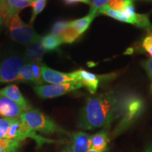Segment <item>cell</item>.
<instances>
[{"label": "cell", "instance_id": "1", "mask_svg": "<svg viewBox=\"0 0 152 152\" xmlns=\"http://www.w3.org/2000/svg\"><path fill=\"white\" fill-rule=\"evenodd\" d=\"M127 96L110 91L89 97L80 113L78 127L92 130L109 126L121 118Z\"/></svg>", "mask_w": 152, "mask_h": 152}, {"label": "cell", "instance_id": "2", "mask_svg": "<svg viewBox=\"0 0 152 152\" xmlns=\"http://www.w3.org/2000/svg\"><path fill=\"white\" fill-rule=\"evenodd\" d=\"M19 118L35 132L44 134L66 132L50 117L37 109H31L24 111Z\"/></svg>", "mask_w": 152, "mask_h": 152}, {"label": "cell", "instance_id": "3", "mask_svg": "<svg viewBox=\"0 0 152 152\" xmlns=\"http://www.w3.org/2000/svg\"><path fill=\"white\" fill-rule=\"evenodd\" d=\"M143 109L144 103L141 99L134 95H128L121 116V121L114 130L113 135H118L128 129L141 115Z\"/></svg>", "mask_w": 152, "mask_h": 152}, {"label": "cell", "instance_id": "4", "mask_svg": "<svg viewBox=\"0 0 152 152\" xmlns=\"http://www.w3.org/2000/svg\"><path fill=\"white\" fill-rule=\"evenodd\" d=\"M9 32L14 41L23 45H29L41 40L42 37L36 33L32 26L25 23L18 15L9 20Z\"/></svg>", "mask_w": 152, "mask_h": 152}, {"label": "cell", "instance_id": "5", "mask_svg": "<svg viewBox=\"0 0 152 152\" xmlns=\"http://www.w3.org/2000/svg\"><path fill=\"white\" fill-rule=\"evenodd\" d=\"M79 81L54 85H42L34 87V91L39 97L42 99H52L62 96L72 91L79 90L83 87Z\"/></svg>", "mask_w": 152, "mask_h": 152}, {"label": "cell", "instance_id": "6", "mask_svg": "<svg viewBox=\"0 0 152 152\" xmlns=\"http://www.w3.org/2000/svg\"><path fill=\"white\" fill-rule=\"evenodd\" d=\"M27 61L20 56H11L0 64V83L18 80L20 70Z\"/></svg>", "mask_w": 152, "mask_h": 152}, {"label": "cell", "instance_id": "7", "mask_svg": "<svg viewBox=\"0 0 152 152\" xmlns=\"http://www.w3.org/2000/svg\"><path fill=\"white\" fill-rule=\"evenodd\" d=\"M41 72L43 82L49 83V84H62V83L77 81L75 78L73 73H62V72L52 69L46 65L42 66Z\"/></svg>", "mask_w": 152, "mask_h": 152}, {"label": "cell", "instance_id": "8", "mask_svg": "<svg viewBox=\"0 0 152 152\" xmlns=\"http://www.w3.org/2000/svg\"><path fill=\"white\" fill-rule=\"evenodd\" d=\"M31 2L27 0H0V10L4 19L10 20L13 17L18 15L19 12Z\"/></svg>", "mask_w": 152, "mask_h": 152}, {"label": "cell", "instance_id": "9", "mask_svg": "<svg viewBox=\"0 0 152 152\" xmlns=\"http://www.w3.org/2000/svg\"><path fill=\"white\" fill-rule=\"evenodd\" d=\"M0 94L10 99L11 101L18 104L24 111L33 109L31 104L24 97L18 86L16 85H10L4 87L0 90Z\"/></svg>", "mask_w": 152, "mask_h": 152}, {"label": "cell", "instance_id": "10", "mask_svg": "<svg viewBox=\"0 0 152 152\" xmlns=\"http://www.w3.org/2000/svg\"><path fill=\"white\" fill-rule=\"evenodd\" d=\"M24 111L7 96L0 94V118H19Z\"/></svg>", "mask_w": 152, "mask_h": 152}, {"label": "cell", "instance_id": "11", "mask_svg": "<svg viewBox=\"0 0 152 152\" xmlns=\"http://www.w3.org/2000/svg\"><path fill=\"white\" fill-rule=\"evenodd\" d=\"M73 73L76 80L81 83L91 94L96 93L99 83V78L97 75L85 70H78Z\"/></svg>", "mask_w": 152, "mask_h": 152}, {"label": "cell", "instance_id": "12", "mask_svg": "<svg viewBox=\"0 0 152 152\" xmlns=\"http://www.w3.org/2000/svg\"><path fill=\"white\" fill-rule=\"evenodd\" d=\"M71 142V147L73 152H86L90 149V136L84 132H74Z\"/></svg>", "mask_w": 152, "mask_h": 152}, {"label": "cell", "instance_id": "13", "mask_svg": "<svg viewBox=\"0 0 152 152\" xmlns=\"http://www.w3.org/2000/svg\"><path fill=\"white\" fill-rule=\"evenodd\" d=\"M46 52L42 45L41 40L29 45L26 51V59L27 61H41L43 55Z\"/></svg>", "mask_w": 152, "mask_h": 152}, {"label": "cell", "instance_id": "14", "mask_svg": "<svg viewBox=\"0 0 152 152\" xmlns=\"http://www.w3.org/2000/svg\"><path fill=\"white\" fill-rule=\"evenodd\" d=\"M94 18L95 16L88 14L87 16L83 18L68 22V26L80 37L82 34L86 31Z\"/></svg>", "mask_w": 152, "mask_h": 152}, {"label": "cell", "instance_id": "15", "mask_svg": "<svg viewBox=\"0 0 152 152\" xmlns=\"http://www.w3.org/2000/svg\"><path fill=\"white\" fill-rule=\"evenodd\" d=\"M107 132L102 130L90 136V148L97 151H107L109 143Z\"/></svg>", "mask_w": 152, "mask_h": 152}, {"label": "cell", "instance_id": "16", "mask_svg": "<svg viewBox=\"0 0 152 152\" xmlns=\"http://www.w3.org/2000/svg\"><path fill=\"white\" fill-rule=\"evenodd\" d=\"M41 42L46 52L56 50L64 43L59 37L53 35L52 34H49L42 37Z\"/></svg>", "mask_w": 152, "mask_h": 152}, {"label": "cell", "instance_id": "17", "mask_svg": "<svg viewBox=\"0 0 152 152\" xmlns=\"http://www.w3.org/2000/svg\"><path fill=\"white\" fill-rule=\"evenodd\" d=\"M21 142L18 140L0 139V152H18Z\"/></svg>", "mask_w": 152, "mask_h": 152}, {"label": "cell", "instance_id": "18", "mask_svg": "<svg viewBox=\"0 0 152 152\" xmlns=\"http://www.w3.org/2000/svg\"><path fill=\"white\" fill-rule=\"evenodd\" d=\"M17 81H21L24 82V83L30 82V83H35V80H34L33 72H32L31 64H30V61L26 62L22 67Z\"/></svg>", "mask_w": 152, "mask_h": 152}, {"label": "cell", "instance_id": "19", "mask_svg": "<svg viewBox=\"0 0 152 152\" xmlns=\"http://www.w3.org/2000/svg\"><path fill=\"white\" fill-rule=\"evenodd\" d=\"M47 1V0H35L31 2L30 6L33 8V13H32L31 18L30 20V23H33L37 15H39L43 11L45 7H46Z\"/></svg>", "mask_w": 152, "mask_h": 152}, {"label": "cell", "instance_id": "20", "mask_svg": "<svg viewBox=\"0 0 152 152\" xmlns=\"http://www.w3.org/2000/svg\"><path fill=\"white\" fill-rule=\"evenodd\" d=\"M30 64H31L32 72L35 80V84L42 85L43 83L41 72V67L42 64H41V61H32L30 62Z\"/></svg>", "mask_w": 152, "mask_h": 152}, {"label": "cell", "instance_id": "21", "mask_svg": "<svg viewBox=\"0 0 152 152\" xmlns=\"http://www.w3.org/2000/svg\"><path fill=\"white\" fill-rule=\"evenodd\" d=\"M109 2V0H92L90 4V10L89 14L96 16L98 11H99L102 7L108 4Z\"/></svg>", "mask_w": 152, "mask_h": 152}, {"label": "cell", "instance_id": "22", "mask_svg": "<svg viewBox=\"0 0 152 152\" xmlns=\"http://www.w3.org/2000/svg\"><path fill=\"white\" fill-rule=\"evenodd\" d=\"M68 21H58L55 23L54 26H52L50 34L57 36V37H60L61 35L64 33V30L68 27Z\"/></svg>", "mask_w": 152, "mask_h": 152}, {"label": "cell", "instance_id": "23", "mask_svg": "<svg viewBox=\"0 0 152 152\" xmlns=\"http://www.w3.org/2000/svg\"><path fill=\"white\" fill-rule=\"evenodd\" d=\"M128 0H109L108 5L110 8L115 11H123L126 6Z\"/></svg>", "mask_w": 152, "mask_h": 152}, {"label": "cell", "instance_id": "24", "mask_svg": "<svg viewBox=\"0 0 152 152\" xmlns=\"http://www.w3.org/2000/svg\"><path fill=\"white\" fill-rule=\"evenodd\" d=\"M142 47L144 50L149 54L152 58V37L151 35H149L144 38L142 42Z\"/></svg>", "mask_w": 152, "mask_h": 152}, {"label": "cell", "instance_id": "25", "mask_svg": "<svg viewBox=\"0 0 152 152\" xmlns=\"http://www.w3.org/2000/svg\"><path fill=\"white\" fill-rule=\"evenodd\" d=\"M142 65L146 70L149 77L152 78V58L147 61H144L142 63Z\"/></svg>", "mask_w": 152, "mask_h": 152}, {"label": "cell", "instance_id": "26", "mask_svg": "<svg viewBox=\"0 0 152 152\" xmlns=\"http://www.w3.org/2000/svg\"><path fill=\"white\" fill-rule=\"evenodd\" d=\"M64 1H65V2L67 4H72L75 2H83L87 4H91L90 0H64Z\"/></svg>", "mask_w": 152, "mask_h": 152}, {"label": "cell", "instance_id": "27", "mask_svg": "<svg viewBox=\"0 0 152 152\" xmlns=\"http://www.w3.org/2000/svg\"><path fill=\"white\" fill-rule=\"evenodd\" d=\"M60 152H73L71 145H66L61 150Z\"/></svg>", "mask_w": 152, "mask_h": 152}, {"label": "cell", "instance_id": "28", "mask_svg": "<svg viewBox=\"0 0 152 152\" xmlns=\"http://www.w3.org/2000/svg\"><path fill=\"white\" fill-rule=\"evenodd\" d=\"M4 20V17H3V16H2V14H1V10H0V27H1V25L3 24Z\"/></svg>", "mask_w": 152, "mask_h": 152}, {"label": "cell", "instance_id": "29", "mask_svg": "<svg viewBox=\"0 0 152 152\" xmlns=\"http://www.w3.org/2000/svg\"><path fill=\"white\" fill-rule=\"evenodd\" d=\"M106 151H97V150H95V149H90L88 150V151H86V152H106Z\"/></svg>", "mask_w": 152, "mask_h": 152}, {"label": "cell", "instance_id": "30", "mask_svg": "<svg viewBox=\"0 0 152 152\" xmlns=\"http://www.w3.org/2000/svg\"><path fill=\"white\" fill-rule=\"evenodd\" d=\"M147 152H152V147H149V149H148L147 151Z\"/></svg>", "mask_w": 152, "mask_h": 152}, {"label": "cell", "instance_id": "31", "mask_svg": "<svg viewBox=\"0 0 152 152\" xmlns=\"http://www.w3.org/2000/svg\"><path fill=\"white\" fill-rule=\"evenodd\" d=\"M27 1H30V2H33V1H35V0H27Z\"/></svg>", "mask_w": 152, "mask_h": 152}, {"label": "cell", "instance_id": "32", "mask_svg": "<svg viewBox=\"0 0 152 152\" xmlns=\"http://www.w3.org/2000/svg\"><path fill=\"white\" fill-rule=\"evenodd\" d=\"M134 1V0H133ZM144 1H152V0H144Z\"/></svg>", "mask_w": 152, "mask_h": 152}, {"label": "cell", "instance_id": "33", "mask_svg": "<svg viewBox=\"0 0 152 152\" xmlns=\"http://www.w3.org/2000/svg\"><path fill=\"white\" fill-rule=\"evenodd\" d=\"M151 37H152V33H151Z\"/></svg>", "mask_w": 152, "mask_h": 152}]
</instances>
